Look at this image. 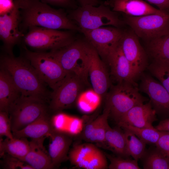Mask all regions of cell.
<instances>
[{"instance_id":"35","label":"cell","mask_w":169,"mask_h":169,"mask_svg":"<svg viewBox=\"0 0 169 169\" xmlns=\"http://www.w3.org/2000/svg\"><path fill=\"white\" fill-rule=\"evenodd\" d=\"M0 136L10 139L14 138L10 117L8 113L6 111H0Z\"/></svg>"},{"instance_id":"41","label":"cell","mask_w":169,"mask_h":169,"mask_svg":"<svg viewBox=\"0 0 169 169\" xmlns=\"http://www.w3.org/2000/svg\"><path fill=\"white\" fill-rule=\"evenodd\" d=\"M155 128L159 131L169 132V118L161 121Z\"/></svg>"},{"instance_id":"13","label":"cell","mask_w":169,"mask_h":169,"mask_svg":"<svg viewBox=\"0 0 169 169\" xmlns=\"http://www.w3.org/2000/svg\"><path fill=\"white\" fill-rule=\"evenodd\" d=\"M21 23L19 10L15 3L10 12L0 15V38L7 54L13 55V47L23 38L24 35L20 29Z\"/></svg>"},{"instance_id":"12","label":"cell","mask_w":169,"mask_h":169,"mask_svg":"<svg viewBox=\"0 0 169 169\" xmlns=\"http://www.w3.org/2000/svg\"><path fill=\"white\" fill-rule=\"evenodd\" d=\"M120 44L137 79L149 65L147 52L140 44L139 37L132 30L124 31Z\"/></svg>"},{"instance_id":"19","label":"cell","mask_w":169,"mask_h":169,"mask_svg":"<svg viewBox=\"0 0 169 169\" xmlns=\"http://www.w3.org/2000/svg\"><path fill=\"white\" fill-rule=\"evenodd\" d=\"M54 129L48 112L19 130L12 131L14 137L38 140L49 137Z\"/></svg>"},{"instance_id":"40","label":"cell","mask_w":169,"mask_h":169,"mask_svg":"<svg viewBox=\"0 0 169 169\" xmlns=\"http://www.w3.org/2000/svg\"><path fill=\"white\" fill-rule=\"evenodd\" d=\"M79 6H82L87 5L97 6L102 2L100 0H76Z\"/></svg>"},{"instance_id":"32","label":"cell","mask_w":169,"mask_h":169,"mask_svg":"<svg viewBox=\"0 0 169 169\" xmlns=\"http://www.w3.org/2000/svg\"><path fill=\"white\" fill-rule=\"evenodd\" d=\"M108 167L106 156L98 148L82 164L81 168L86 169H105Z\"/></svg>"},{"instance_id":"20","label":"cell","mask_w":169,"mask_h":169,"mask_svg":"<svg viewBox=\"0 0 169 169\" xmlns=\"http://www.w3.org/2000/svg\"><path fill=\"white\" fill-rule=\"evenodd\" d=\"M110 6L112 7L115 12L134 17L166 12L154 8L142 0H115Z\"/></svg>"},{"instance_id":"37","label":"cell","mask_w":169,"mask_h":169,"mask_svg":"<svg viewBox=\"0 0 169 169\" xmlns=\"http://www.w3.org/2000/svg\"><path fill=\"white\" fill-rule=\"evenodd\" d=\"M161 131V135L156 145L158 149L169 156V132Z\"/></svg>"},{"instance_id":"39","label":"cell","mask_w":169,"mask_h":169,"mask_svg":"<svg viewBox=\"0 0 169 169\" xmlns=\"http://www.w3.org/2000/svg\"><path fill=\"white\" fill-rule=\"evenodd\" d=\"M155 5L159 9L168 12L169 11V0H146Z\"/></svg>"},{"instance_id":"33","label":"cell","mask_w":169,"mask_h":169,"mask_svg":"<svg viewBox=\"0 0 169 169\" xmlns=\"http://www.w3.org/2000/svg\"><path fill=\"white\" fill-rule=\"evenodd\" d=\"M110 163L108 168L110 169H140L137 161L120 156H115L106 154Z\"/></svg>"},{"instance_id":"23","label":"cell","mask_w":169,"mask_h":169,"mask_svg":"<svg viewBox=\"0 0 169 169\" xmlns=\"http://www.w3.org/2000/svg\"><path fill=\"white\" fill-rule=\"evenodd\" d=\"M147 42L146 52L152 61L169 65V32Z\"/></svg>"},{"instance_id":"9","label":"cell","mask_w":169,"mask_h":169,"mask_svg":"<svg viewBox=\"0 0 169 169\" xmlns=\"http://www.w3.org/2000/svg\"><path fill=\"white\" fill-rule=\"evenodd\" d=\"M88 84L89 82L81 77L69 73L51 93L49 108L53 112L58 113L70 107Z\"/></svg>"},{"instance_id":"15","label":"cell","mask_w":169,"mask_h":169,"mask_svg":"<svg viewBox=\"0 0 169 169\" xmlns=\"http://www.w3.org/2000/svg\"><path fill=\"white\" fill-rule=\"evenodd\" d=\"M105 63L109 66L110 74L117 83H129L137 87L136 82L137 79L131 64L122 51L120 42L111 51Z\"/></svg>"},{"instance_id":"7","label":"cell","mask_w":169,"mask_h":169,"mask_svg":"<svg viewBox=\"0 0 169 169\" xmlns=\"http://www.w3.org/2000/svg\"><path fill=\"white\" fill-rule=\"evenodd\" d=\"M25 57L41 78L52 90L57 87L70 72L66 71L51 52L32 51L25 48Z\"/></svg>"},{"instance_id":"29","label":"cell","mask_w":169,"mask_h":169,"mask_svg":"<svg viewBox=\"0 0 169 169\" xmlns=\"http://www.w3.org/2000/svg\"><path fill=\"white\" fill-rule=\"evenodd\" d=\"M143 167L145 169H169V156L156 148L147 155Z\"/></svg>"},{"instance_id":"17","label":"cell","mask_w":169,"mask_h":169,"mask_svg":"<svg viewBox=\"0 0 169 169\" xmlns=\"http://www.w3.org/2000/svg\"><path fill=\"white\" fill-rule=\"evenodd\" d=\"M156 111L150 100L136 105L123 115L117 123L139 128H154L153 123L156 120Z\"/></svg>"},{"instance_id":"18","label":"cell","mask_w":169,"mask_h":169,"mask_svg":"<svg viewBox=\"0 0 169 169\" xmlns=\"http://www.w3.org/2000/svg\"><path fill=\"white\" fill-rule=\"evenodd\" d=\"M49 137L50 141L48 152L55 168L68 159L72 137L69 133L54 129Z\"/></svg>"},{"instance_id":"36","label":"cell","mask_w":169,"mask_h":169,"mask_svg":"<svg viewBox=\"0 0 169 169\" xmlns=\"http://www.w3.org/2000/svg\"><path fill=\"white\" fill-rule=\"evenodd\" d=\"M41 1L52 5L73 9L78 7V3L76 0H39Z\"/></svg>"},{"instance_id":"21","label":"cell","mask_w":169,"mask_h":169,"mask_svg":"<svg viewBox=\"0 0 169 169\" xmlns=\"http://www.w3.org/2000/svg\"><path fill=\"white\" fill-rule=\"evenodd\" d=\"M45 139L32 140L30 148L23 161L30 165L33 169L55 168L48 152L44 146Z\"/></svg>"},{"instance_id":"28","label":"cell","mask_w":169,"mask_h":169,"mask_svg":"<svg viewBox=\"0 0 169 169\" xmlns=\"http://www.w3.org/2000/svg\"><path fill=\"white\" fill-rule=\"evenodd\" d=\"M123 129L130 131L146 143L156 144L161 131L154 128H139L126 124L118 125Z\"/></svg>"},{"instance_id":"27","label":"cell","mask_w":169,"mask_h":169,"mask_svg":"<svg viewBox=\"0 0 169 169\" xmlns=\"http://www.w3.org/2000/svg\"><path fill=\"white\" fill-rule=\"evenodd\" d=\"M123 129L125 135L128 154L138 161L145 154L146 143L130 131Z\"/></svg>"},{"instance_id":"8","label":"cell","mask_w":169,"mask_h":169,"mask_svg":"<svg viewBox=\"0 0 169 169\" xmlns=\"http://www.w3.org/2000/svg\"><path fill=\"white\" fill-rule=\"evenodd\" d=\"M46 102L21 96L10 107L12 132L21 130L47 112Z\"/></svg>"},{"instance_id":"11","label":"cell","mask_w":169,"mask_h":169,"mask_svg":"<svg viewBox=\"0 0 169 169\" xmlns=\"http://www.w3.org/2000/svg\"><path fill=\"white\" fill-rule=\"evenodd\" d=\"M81 32L105 62L111 51L120 42L124 31L115 27H102L91 30H81Z\"/></svg>"},{"instance_id":"38","label":"cell","mask_w":169,"mask_h":169,"mask_svg":"<svg viewBox=\"0 0 169 169\" xmlns=\"http://www.w3.org/2000/svg\"><path fill=\"white\" fill-rule=\"evenodd\" d=\"M14 6L13 0H0V15L10 12Z\"/></svg>"},{"instance_id":"30","label":"cell","mask_w":169,"mask_h":169,"mask_svg":"<svg viewBox=\"0 0 169 169\" xmlns=\"http://www.w3.org/2000/svg\"><path fill=\"white\" fill-rule=\"evenodd\" d=\"M147 69L169 93V65L152 61Z\"/></svg>"},{"instance_id":"2","label":"cell","mask_w":169,"mask_h":169,"mask_svg":"<svg viewBox=\"0 0 169 169\" xmlns=\"http://www.w3.org/2000/svg\"><path fill=\"white\" fill-rule=\"evenodd\" d=\"M0 66L10 75L21 96L49 101L51 92L25 56L3 54L1 56Z\"/></svg>"},{"instance_id":"24","label":"cell","mask_w":169,"mask_h":169,"mask_svg":"<svg viewBox=\"0 0 169 169\" xmlns=\"http://www.w3.org/2000/svg\"><path fill=\"white\" fill-rule=\"evenodd\" d=\"M0 148L1 156L6 153L23 161L29 150L30 142L25 138H1Z\"/></svg>"},{"instance_id":"22","label":"cell","mask_w":169,"mask_h":169,"mask_svg":"<svg viewBox=\"0 0 169 169\" xmlns=\"http://www.w3.org/2000/svg\"><path fill=\"white\" fill-rule=\"evenodd\" d=\"M21 96L10 75L6 70L0 68V111L8 113L10 106Z\"/></svg>"},{"instance_id":"4","label":"cell","mask_w":169,"mask_h":169,"mask_svg":"<svg viewBox=\"0 0 169 169\" xmlns=\"http://www.w3.org/2000/svg\"><path fill=\"white\" fill-rule=\"evenodd\" d=\"M138 87L127 82L111 85L105 97V106L110 115L117 123L119 119L134 106L148 99L139 92Z\"/></svg>"},{"instance_id":"5","label":"cell","mask_w":169,"mask_h":169,"mask_svg":"<svg viewBox=\"0 0 169 169\" xmlns=\"http://www.w3.org/2000/svg\"><path fill=\"white\" fill-rule=\"evenodd\" d=\"M89 46L86 40L75 39L65 47L50 51L66 71L88 82Z\"/></svg>"},{"instance_id":"16","label":"cell","mask_w":169,"mask_h":169,"mask_svg":"<svg viewBox=\"0 0 169 169\" xmlns=\"http://www.w3.org/2000/svg\"><path fill=\"white\" fill-rule=\"evenodd\" d=\"M138 88L150 98L151 105L156 112L169 113V93L161 84L151 75L143 73Z\"/></svg>"},{"instance_id":"10","label":"cell","mask_w":169,"mask_h":169,"mask_svg":"<svg viewBox=\"0 0 169 169\" xmlns=\"http://www.w3.org/2000/svg\"><path fill=\"white\" fill-rule=\"evenodd\" d=\"M124 22L139 38L148 41L169 32V13L139 17L125 15Z\"/></svg>"},{"instance_id":"31","label":"cell","mask_w":169,"mask_h":169,"mask_svg":"<svg viewBox=\"0 0 169 169\" xmlns=\"http://www.w3.org/2000/svg\"><path fill=\"white\" fill-rule=\"evenodd\" d=\"M109 108L105 106L102 114L96 118V123L94 131L93 142L105 143V136L109 126L108 119L109 117Z\"/></svg>"},{"instance_id":"26","label":"cell","mask_w":169,"mask_h":169,"mask_svg":"<svg viewBox=\"0 0 169 169\" xmlns=\"http://www.w3.org/2000/svg\"><path fill=\"white\" fill-rule=\"evenodd\" d=\"M97 148L90 143L75 145L69 152L68 159L71 164L81 168L84 162L92 155Z\"/></svg>"},{"instance_id":"3","label":"cell","mask_w":169,"mask_h":169,"mask_svg":"<svg viewBox=\"0 0 169 169\" xmlns=\"http://www.w3.org/2000/svg\"><path fill=\"white\" fill-rule=\"evenodd\" d=\"M68 16L81 30H91L105 25L119 28L124 21L119 18L116 12L111 10L103 2L98 6H79L69 10Z\"/></svg>"},{"instance_id":"1","label":"cell","mask_w":169,"mask_h":169,"mask_svg":"<svg viewBox=\"0 0 169 169\" xmlns=\"http://www.w3.org/2000/svg\"><path fill=\"white\" fill-rule=\"evenodd\" d=\"M19 10L20 27L33 26L56 30L81 32L79 27L69 17L64 9H56L39 0H14Z\"/></svg>"},{"instance_id":"42","label":"cell","mask_w":169,"mask_h":169,"mask_svg":"<svg viewBox=\"0 0 169 169\" xmlns=\"http://www.w3.org/2000/svg\"><path fill=\"white\" fill-rule=\"evenodd\" d=\"M115 0H108L104 2V3L107 5L110 6Z\"/></svg>"},{"instance_id":"34","label":"cell","mask_w":169,"mask_h":169,"mask_svg":"<svg viewBox=\"0 0 169 169\" xmlns=\"http://www.w3.org/2000/svg\"><path fill=\"white\" fill-rule=\"evenodd\" d=\"M3 156L2 165L6 169H33L30 165L19 159L8 154Z\"/></svg>"},{"instance_id":"14","label":"cell","mask_w":169,"mask_h":169,"mask_svg":"<svg viewBox=\"0 0 169 169\" xmlns=\"http://www.w3.org/2000/svg\"><path fill=\"white\" fill-rule=\"evenodd\" d=\"M89 43L88 77L92 89L101 96L105 98L111 85L106 64Z\"/></svg>"},{"instance_id":"25","label":"cell","mask_w":169,"mask_h":169,"mask_svg":"<svg viewBox=\"0 0 169 169\" xmlns=\"http://www.w3.org/2000/svg\"><path fill=\"white\" fill-rule=\"evenodd\" d=\"M120 127L111 128L109 126L106 132L105 142L109 149L117 156L124 157L129 156L128 154L125 135Z\"/></svg>"},{"instance_id":"6","label":"cell","mask_w":169,"mask_h":169,"mask_svg":"<svg viewBox=\"0 0 169 169\" xmlns=\"http://www.w3.org/2000/svg\"><path fill=\"white\" fill-rule=\"evenodd\" d=\"M28 29L23 38V42L30 48L38 50L58 49L76 39L71 30L63 31L38 26Z\"/></svg>"}]
</instances>
